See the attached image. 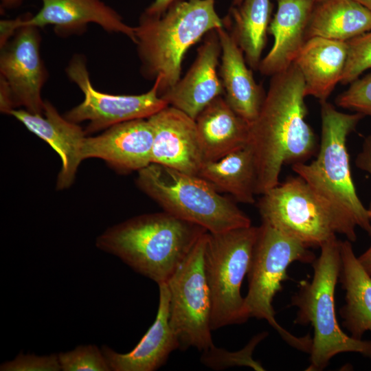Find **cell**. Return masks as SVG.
I'll return each mask as SVG.
<instances>
[{
	"mask_svg": "<svg viewBox=\"0 0 371 371\" xmlns=\"http://www.w3.org/2000/svg\"><path fill=\"white\" fill-rule=\"evenodd\" d=\"M357 259L363 269L371 276V245Z\"/></svg>",
	"mask_w": 371,
	"mask_h": 371,
	"instance_id": "836d02e7",
	"label": "cell"
},
{
	"mask_svg": "<svg viewBox=\"0 0 371 371\" xmlns=\"http://www.w3.org/2000/svg\"><path fill=\"white\" fill-rule=\"evenodd\" d=\"M305 83L293 63L271 76L257 118L250 124L248 146L257 170L256 193L278 186L282 167L305 162L316 151L315 135L305 121Z\"/></svg>",
	"mask_w": 371,
	"mask_h": 371,
	"instance_id": "6da1fadb",
	"label": "cell"
},
{
	"mask_svg": "<svg viewBox=\"0 0 371 371\" xmlns=\"http://www.w3.org/2000/svg\"><path fill=\"white\" fill-rule=\"evenodd\" d=\"M9 115L20 121L56 152L62 162L57 178V189L69 188L82 161V147L86 137L85 131L77 123L60 115L48 101H45L43 115L31 113L25 109H14Z\"/></svg>",
	"mask_w": 371,
	"mask_h": 371,
	"instance_id": "e0dca14e",
	"label": "cell"
},
{
	"mask_svg": "<svg viewBox=\"0 0 371 371\" xmlns=\"http://www.w3.org/2000/svg\"><path fill=\"white\" fill-rule=\"evenodd\" d=\"M197 176L240 203H255L257 170L254 153L248 145L220 159L203 162Z\"/></svg>",
	"mask_w": 371,
	"mask_h": 371,
	"instance_id": "d4e9b609",
	"label": "cell"
},
{
	"mask_svg": "<svg viewBox=\"0 0 371 371\" xmlns=\"http://www.w3.org/2000/svg\"><path fill=\"white\" fill-rule=\"evenodd\" d=\"M1 371H58L61 370L58 354L46 356L20 353L14 359L2 363Z\"/></svg>",
	"mask_w": 371,
	"mask_h": 371,
	"instance_id": "4dcf8cb0",
	"label": "cell"
},
{
	"mask_svg": "<svg viewBox=\"0 0 371 371\" xmlns=\"http://www.w3.org/2000/svg\"><path fill=\"white\" fill-rule=\"evenodd\" d=\"M371 11V0H356Z\"/></svg>",
	"mask_w": 371,
	"mask_h": 371,
	"instance_id": "d590c367",
	"label": "cell"
},
{
	"mask_svg": "<svg viewBox=\"0 0 371 371\" xmlns=\"http://www.w3.org/2000/svg\"><path fill=\"white\" fill-rule=\"evenodd\" d=\"M271 10V0H243L238 5H232L223 19L252 69H258L262 60Z\"/></svg>",
	"mask_w": 371,
	"mask_h": 371,
	"instance_id": "484cf974",
	"label": "cell"
},
{
	"mask_svg": "<svg viewBox=\"0 0 371 371\" xmlns=\"http://www.w3.org/2000/svg\"><path fill=\"white\" fill-rule=\"evenodd\" d=\"M136 184L164 211L208 232L251 225L250 218L232 199L197 175L152 163L138 171Z\"/></svg>",
	"mask_w": 371,
	"mask_h": 371,
	"instance_id": "8992f818",
	"label": "cell"
},
{
	"mask_svg": "<svg viewBox=\"0 0 371 371\" xmlns=\"http://www.w3.org/2000/svg\"><path fill=\"white\" fill-rule=\"evenodd\" d=\"M258 227L248 226L219 233H207L204 267L211 304V328L241 324L249 318L241 295Z\"/></svg>",
	"mask_w": 371,
	"mask_h": 371,
	"instance_id": "ba28073f",
	"label": "cell"
},
{
	"mask_svg": "<svg viewBox=\"0 0 371 371\" xmlns=\"http://www.w3.org/2000/svg\"><path fill=\"white\" fill-rule=\"evenodd\" d=\"M370 30L371 11L357 1L322 0L315 3L306 37L346 42Z\"/></svg>",
	"mask_w": 371,
	"mask_h": 371,
	"instance_id": "cb8c5ba5",
	"label": "cell"
},
{
	"mask_svg": "<svg viewBox=\"0 0 371 371\" xmlns=\"http://www.w3.org/2000/svg\"><path fill=\"white\" fill-rule=\"evenodd\" d=\"M242 1L243 0H232V5L233 6L238 5L239 4L241 3Z\"/></svg>",
	"mask_w": 371,
	"mask_h": 371,
	"instance_id": "8d00e7d4",
	"label": "cell"
},
{
	"mask_svg": "<svg viewBox=\"0 0 371 371\" xmlns=\"http://www.w3.org/2000/svg\"><path fill=\"white\" fill-rule=\"evenodd\" d=\"M221 45L216 30L207 33L197 49L194 61L186 75L160 97L195 120L214 99L223 95L224 90L218 66Z\"/></svg>",
	"mask_w": 371,
	"mask_h": 371,
	"instance_id": "2e32d148",
	"label": "cell"
},
{
	"mask_svg": "<svg viewBox=\"0 0 371 371\" xmlns=\"http://www.w3.org/2000/svg\"><path fill=\"white\" fill-rule=\"evenodd\" d=\"M268 333L262 332L254 336L240 350L229 352L215 346L203 351L201 361L202 363L214 370H223L232 366H245L255 370H265L262 366L252 358L256 346L264 339Z\"/></svg>",
	"mask_w": 371,
	"mask_h": 371,
	"instance_id": "4316f807",
	"label": "cell"
},
{
	"mask_svg": "<svg viewBox=\"0 0 371 371\" xmlns=\"http://www.w3.org/2000/svg\"><path fill=\"white\" fill-rule=\"evenodd\" d=\"M42 6L35 14L3 19L0 21V44H5L15 32L23 26L43 28L53 25L58 36L84 33L90 23L104 31L125 35L135 43V27L123 21L122 16L101 0H41Z\"/></svg>",
	"mask_w": 371,
	"mask_h": 371,
	"instance_id": "4fadbf2b",
	"label": "cell"
},
{
	"mask_svg": "<svg viewBox=\"0 0 371 371\" xmlns=\"http://www.w3.org/2000/svg\"><path fill=\"white\" fill-rule=\"evenodd\" d=\"M351 243L339 240V280L346 291L345 304L339 313L350 336L361 339L366 332L371 333V276L360 265Z\"/></svg>",
	"mask_w": 371,
	"mask_h": 371,
	"instance_id": "603a6c76",
	"label": "cell"
},
{
	"mask_svg": "<svg viewBox=\"0 0 371 371\" xmlns=\"http://www.w3.org/2000/svg\"><path fill=\"white\" fill-rule=\"evenodd\" d=\"M347 57V41L318 36L307 39L293 63L303 76L305 95L327 100L341 81Z\"/></svg>",
	"mask_w": 371,
	"mask_h": 371,
	"instance_id": "7402d4cb",
	"label": "cell"
},
{
	"mask_svg": "<svg viewBox=\"0 0 371 371\" xmlns=\"http://www.w3.org/2000/svg\"><path fill=\"white\" fill-rule=\"evenodd\" d=\"M216 32L221 45L218 74L223 96L230 107L250 125L259 115L266 93L247 67L244 54L230 30L223 26Z\"/></svg>",
	"mask_w": 371,
	"mask_h": 371,
	"instance_id": "d6986e66",
	"label": "cell"
},
{
	"mask_svg": "<svg viewBox=\"0 0 371 371\" xmlns=\"http://www.w3.org/2000/svg\"><path fill=\"white\" fill-rule=\"evenodd\" d=\"M147 119L153 131L152 163L197 175L204 160L195 120L169 105Z\"/></svg>",
	"mask_w": 371,
	"mask_h": 371,
	"instance_id": "5bb4252c",
	"label": "cell"
},
{
	"mask_svg": "<svg viewBox=\"0 0 371 371\" xmlns=\"http://www.w3.org/2000/svg\"><path fill=\"white\" fill-rule=\"evenodd\" d=\"M318 258L312 263L311 281L300 282L291 299L296 306L295 324H311L314 330L307 371H321L335 355L357 352L371 358V341L357 339L340 328L335 313V288L341 268L339 240L336 237L324 243Z\"/></svg>",
	"mask_w": 371,
	"mask_h": 371,
	"instance_id": "5b68a950",
	"label": "cell"
},
{
	"mask_svg": "<svg viewBox=\"0 0 371 371\" xmlns=\"http://www.w3.org/2000/svg\"><path fill=\"white\" fill-rule=\"evenodd\" d=\"M355 165L358 168L367 172L371 176V135L365 138L361 150L355 159ZM368 210L371 221V202Z\"/></svg>",
	"mask_w": 371,
	"mask_h": 371,
	"instance_id": "1f68e13d",
	"label": "cell"
},
{
	"mask_svg": "<svg viewBox=\"0 0 371 371\" xmlns=\"http://www.w3.org/2000/svg\"><path fill=\"white\" fill-rule=\"evenodd\" d=\"M195 122L204 162L220 159L248 144L250 125L230 107L223 95L209 103Z\"/></svg>",
	"mask_w": 371,
	"mask_h": 371,
	"instance_id": "44dd1931",
	"label": "cell"
},
{
	"mask_svg": "<svg viewBox=\"0 0 371 371\" xmlns=\"http://www.w3.org/2000/svg\"><path fill=\"white\" fill-rule=\"evenodd\" d=\"M312 1H313V2H315V3H317V2L321 1H322V0H312Z\"/></svg>",
	"mask_w": 371,
	"mask_h": 371,
	"instance_id": "74e56055",
	"label": "cell"
},
{
	"mask_svg": "<svg viewBox=\"0 0 371 371\" xmlns=\"http://www.w3.org/2000/svg\"><path fill=\"white\" fill-rule=\"evenodd\" d=\"M207 233L166 282L170 293L169 322L181 350L193 347L203 352L214 346L211 297L204 267Z\"/></svg>",
	"mask_w": 371,
	"mask_h": 371,
	"instance_id": "9c48e42d",
	"label": "cell"
},
{
	"mask_svg": "<svg viewBox=\"0 0 371 371\" xmlns=\"http://www.w3.org/2000/svg\"><path fill=\"white\" fill-rule=\"evenodd\" d=\"M216 0H175L161 15L144 12L135 27L141 73L159 79L160 97L181 78L187 51L213 30L224 26L215 9Z\"/></svg>",
	"mask_w": 371,
	"mask_h": 371,
	"instance_id": "277c9868",
	"label": "cell"
},
{
	"mask_svg": "<svg viewBox=\"0 0 371 371\" xmlns=\"http://www.w3.org/2000/svg\"><path fill=\"white\" fill-rule=\"evenodd\" d=\"M320 104L322 133L317 157L309 164H294L292 170L331 213L340 234L355 242L357 227L371 236V221L368 208L357 194L346 144L349 135L365 116L341 113L327 100Z\"/></svg>",
	"mask_w": 371,
	"mask_h": 371,
	"instance_id": "7a4b0ae2",
	"label": "cell"
},
{
	"mask_svg": "<svg viewBox=\"0 0 371 371\" xmlns=\"http://www.w3.org/2000/svg\"><path fill=\"white\" fill-rule=\"evenodd\" d=\"M63 371H109L111 368L102 350L95 345L78 346L58 354Z\"/></svg>",
	"mask_w": 371,
	"mask_h": 371,
	"instance_id": "83f0119b",
	"label": "cell"
},
{
	"mask_svg": "<svg viewBox=\"0 0 371 371\" xmlns=\"http://www.w3.org/2000/svg\"><path fill=\"white\" fill-rule=\"evenodd\" d=\"M207 231L166 211L129 218L105 230L96 247L138 273L166 282Z\"/></svg>",
	"mask_w": 371,
	"mask_h": 371,
	"instance_id": "3957f363",
	"label": "cell"
},
{
	"mask_svg": "<svg viewBox=\"0 0 371 371\" xmlns=\"http://www.w3.org/2000/svg\"><path fill=\"white\" fill-rule=\"evenodd\" d=\"M159 305L155 319L134 348L118 353L106 346L101 350L111 370L154 371L161 367L179 344L169 322L170 293L166 282L158 284Z\"/></svg>",
	"mask_w": 371,
	"mask_h": 371,
	"instance_id": "ac0fdd59",
	"label": "cell"
},
{
	"mask_svg": "<svg viewBox=\"0 0 371 371\" xmlns=\"http://www.w3.org/2000/svg\"><path fill=\"white\" fill-rule=\"evenodd\" d=\"M39 28H19L1 49L0 98L15 109L23 107L34 114H43L41 97L47 71L41 58Z\"/></svg>",
	"mask_w": 371,
	"mask_h": 371,
	"instance_id": "7c38bea8",
	"label": "cell"
},
{
	"mask_svg": "<svg viewBox=\"0 0 371 371\" xmlns=\"http://www.w3.org/2000/svg\"><path fill=\"white\" fill-rule=\"evenodd\" d=\"M315 255L295 238L262 222L250 262L248 291L245 297L249 317L265 319L291 346L305 352L311 350L309 335L297 337L283 327L275 318L272 302L282 290V283L289 279V266L294 262L311 264Z\"/></svg>",
	"mask_w": 371,
	"mask_h": 371,
	"instance_id": "52a82bcc",
	"label": "cell"
},
{
	"mask_svg": "<svg viewBox=\"0 0 371 371\" xmlns=\"http://www.w3.org/2000/svg\"><path fill=\"white\" fill-rule=\"evenodd\" d=\"M257 206L262 222L308 248H320L340 234L333 216L298 175L262 194Z\"/></svg>",
	"mask_w": 371,
	"mask_h": 371,
	"instance_id": "30bf717a",
	"label": "cell"
},
{
	"mask_svg": "<svg viewBox=\"0 0 371 371\" xmlns=\"http://www.w3.org/2000/svg\"><path fill=\"white\" fill-rule=\"evenodd\" d=\"M65 71L69 79L82 92L84 99L67 112L65 117L77 124L87 121L86 135L126 121L148 118L168 106L158 94L159 78L155 79L153 87L146 93L114 95L101 92L93 87L86 58L80 54L74 55Z\"/></svg>",
	"mask_w": 371,
	"mask_h": 371,
	"instance_id": "8fae6325",
	"label": "cell"
},
{
	"mask_svg": "<svg viewBox=\"0 0 371 371\" xmlns=\"http://www.w3.org/2000/svg\"><path fill=\"white\" fill-rule=\"evenodd\" d=\"M348 57L340 82L351 83L371 68V30L348 41Z\"/></svg>",
	"mask_w": 371,
	"mask_h": 371,
	"instance_id": "f1b7e54d",
	"label": "cell"
},
{
	"mask_svg": "<svg viewBox=\"0 0 371 371\" xmlns=\"http://www.w3.org/2000/svg\"><path fill=\"white\" fill-rule=\"evenodd\" d=\"M277 11L268 28L274 38L273 45L258 67L265 76L284 71L294 63L306 41V29L315 5L312 0H277Z\"/></svg>",
	"mask_w": 371,
	"mask_h": 371,
	"instance_id": "ffe728a7",
	"label": "cell"
},
{
	"mask_svg": "<svg viewBox=\"0 0 371 371\" xmlns=\"http://www.w3.org/2000/svg\"><path fill=\"white\" fill-rule=\"evenodd\" d=\"M335 102L340 107L371 117V72L352 82Z\"/></svg>",
	"mask_w": 371,
	"mask_h": 371,
	"instance_id": "f546056e",
	"label": "cell"
},
{
	"mask_svg": "<svg viewBox=\"0 0 371 371\" xmlns=\"http://www.w3.org/2000/svg\"><path fill=\"white\" fill-rule=\"evenodd\" d=\"M1 8L3 10H12L21 5L23 0H0Z\"/></svg>",
	"mask_w": 371,
	"mask_h": 371,
	"instance_id": "e575fe53",
	"label": "cell"
},
{
	"mask_svg": "<svg viewBox=\"0 0 371 371\" xmlns=\"http://www.w3.org/2000/svg\"><path fill=\"white\" fill-rule=\"evenodd\" d=\"M153 131L147 118L115 124L95 137H86L82 160L99 158L118 172L139 171L152 163Z\"/></svg>",
	"mask_w": 371,
	"mask_h": 371,
	"instance_id": "9a60e30c",
	"label": "cell"
},
{
	"mask_svg": "<svg viewBox=\"0 0 371 371\" xmlns=\"http://www.w3.org/2000/svg\"><path fill=\"white\" fill-rule=\"evenodd\" d=\"M175 0H154V1L147 7L144 12L150 14L161 15L164 14L168 7Z\"/></svg>",
	"mask_w": 371,
	"mask_h": 371,
	"instance_id": "d6a6232c",
	"label": "cell"
}]
</instances>
